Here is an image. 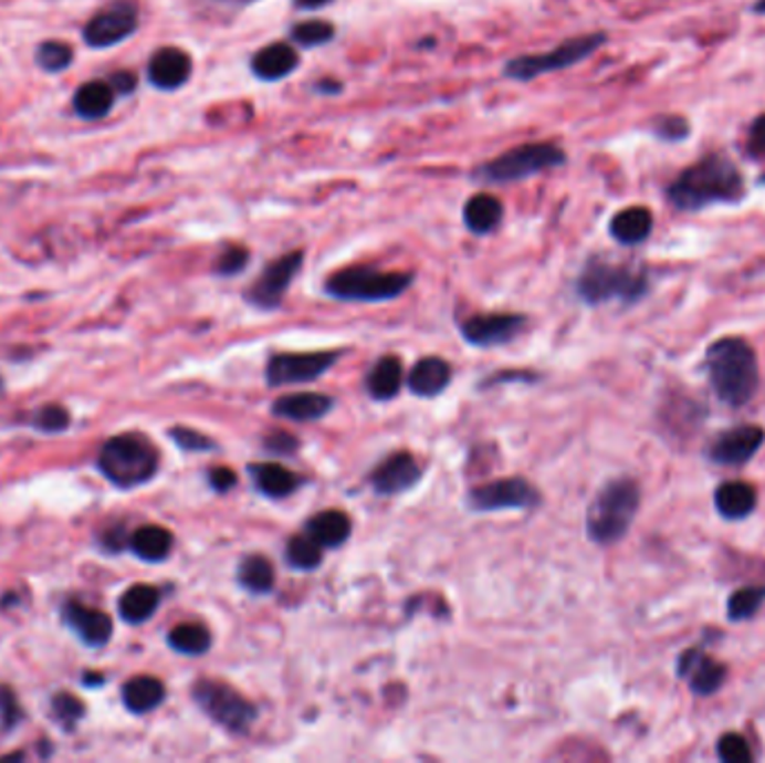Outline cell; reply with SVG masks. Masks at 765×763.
I'll use <instances>...</instances> for the list:
<instances>
[{
  "instance_id": "cell-35",
  "label": "cell",
  "mask_w": 765,
  "mask_h": 763,
  "mask_svg": "<svg viewBox=\"0 0 765 763\" xmlns=\"http://www.w3.org/2000/svg\"><path fill=\"white\" fill-rule=\"evenodd\" d=\"M290 39L294 45L312 50V48H323L336 39V28L334 23L325 19H312V21H301L290 30Z\"/></svg>"
},
{
  "instance_id": "cell-25",
  "label": "cell",
  "mask_w": 765,
  "mask_h": 763,
  "mask_svg": "<svg viewBox=\"0 0 765 763\" xmlns=\"http://www.w3.org/2000/svg\"><path fill=\"white\" fill-rule=\"evenodd\" d=\"M249 472L253 477V482L258 487V491L266 498H275V500H282V498H290L292 493L298 491V487L303 484L301 480V474L292 472V470H286L284 466L280 463H253L249 466Z\"/></svg>"
},
{
  "instance_id": "cell-30",
  "label": "cell",
  "mask_w": 765,
  "mask_h": 763,
  "mask_svg": "<svg viewBox=\"0 0 765 763\" xmlns=\"http://www.w3.org/2000/svg\"><path fill=\"white\" fill-rule=\"evenodd\" d=\"M124 703L135 714L153 712L157 705H161L166 690L164 683L155 677H135L124 686Z\"/></svg>"
},
{
  "instance_id": "cell-27",
  "label": "cell",
  "mask_w": 765,
  "mask_h": 763,
  "mask_svg": "<svg viewBox=\"0 0 765 763\" xmlns=\"http://www.w3.org/2000/svg\"><path fill=\"white\" fill-rule=\"evenodd\" d=\"M404 380V365L397 356H382L367 376V393L376 401H390L399 395Z\"/></svg>"
},
{
  "instance_id": "cell-29",
  "label": "cell",
  "mask_w": 765,
  "mask_h": 763,
  "mask_svg": "<svg viewBox=\"0 0 765 763\" xmlns=\"http://www.w3.org/2000/svg\"><path fill=\"white\" fill-rule=\"evenodd\" d=\"M352 522L343 511H321L307 522V535H312L321 546L338 548L349 540Z\"/></svg>"
},
{
  "instance_id": "cell-19",
  "label": "cell",
  "mask_w": 765,
  "mask_h": 763,
  "mask_svg": "<svg viewBox=\"0 0 765 763\" xmlns=\"http://www.w3.org/2000/svg\"><path fill=\"white\" fill-rule=\"evenodd\" d=\"M679 677H683L690 683L694 694L710 697L725 683L727 670L725 665L705 656L703 651L690 649L679 660Z\"/></svg>"
},
{
  "instance_id": "cell-45",
  "label": "cell",
  "mask_w": 765,
  "mask_h": 763,
  "mask_svg": "<svg viewBox=\"0 0 765 763\" xmlns=\"http://www.w3.org/2000/svg\"><path fill=\"white\" fill-rule=\"evenodd\" d=\"M747 155L756 161H765V115L756 117L747 133Z\"/></svg>"
},
{
  "instance_id": "cell-54",
  "label": "cell",
  "mask_w": 765,
  "mask_h": 763,
  "mask_svg": "<svg viewBox=\"0 0 765 763\" xmlns=\"http://www.w3.org/2000/svg\"><path fill=\"white\" fill-rule=\"evenodd\" d=\"M0 390H3V378H0Z\"/></svg>"
},
{
  "instance_id": "cell-13",
  "label": "cell",
  "mask_w": 765,
  "mask_h": 763,
  "mask_svg": "<svg viewBox=\"0 0 765 763\" xmlns=\"http://www.w3.org/2000/svg\"><path fill=\"white\" fill-rule=\"evenodd\" d=\"M539 504V493L522 477L500 480L470 491V506L474 511H500V509H531Z\"/></svg>"
},
{
  "instance_id": "cell-46",
  "label": "cell",
  "mask_w": 765,
  "mask_h": 763,
  "mask_svg": "<svg viewBox=\"0 0 765 763\" xmlns=\"http://www.w3.org/2000/svg\"><path fill=\"white\" fill-rule=\"evenodd\" d=\"M21 719H23V712H21L19 701H17V697L12 694V690L0 688V721H3L6 730L14 728Z\"/></svg>"
},
{
  "instance_id": "cell-47",
  "label": "cell",
  "mask_w": 765,
  "mask_h": 763,
  "mask_svg": "<svg viewBox=\"0 0 765 763\" xmlns=\"http://www.w3.org/2000/svg\"><path fill=\"white\" fill-rule=\"evenodd\" d=\"M264 448L269 452H275V454H290L292 450L298 448V439L294 435H290V432H280L277 430V432H273V435H269L264 439Z\"/></svg>"
},
{
  "instance_id": "cell-41",
  "label": "cell",
  "mask_w": 765,
  "mask_h": 763,
  "mask_svg": "<svg viewBox=\"0 0 765 763\" xmlns=\"http://www.w3.org/2000/svg\"><path fill=\"white\" fill-rule=\"evenodd\" d=\"M719 756L723 761H727V763H750L754 759L747 741L741 734H734V732L725 734L719 741Z\"/></svg>"
},
{
  "instance_id": "cell-33",
  "label": "cell",
  "mask_w": 765,
  "mask_h": 763,
  "mask_svg": "<svg viewBox=\"0 0 765 763\" xmlns=\"http://www.w3.org/2000/svg\"><path fill=\"white\" fill-rule=\"evenodd\" d=\"M238 581L251 594H269L275 585L273 566L264 555H249L238 568Z\"/></svg>"
},
{
  "instance_id": "cell-26",
  "label": "cell",
  "mask_w": 765,
  "mask_h": 763,
  "mask_svg": "<svg viewBox=\"0 0 765 763\" xmlns=\"http://www.w3.org/2000/svg\"><path fill=\"white\" fill-rule=\"evenodd\" d=\"M452 378V369L443 358L437 356H428L421 358L412 372H410V390L419 397H437L441 395Z\"/></svg>"
},
{
  "instance_id": "cell-49",
  "label": "cell",
  "mask_w": 765,
  "mask_h": 763,
  "mask_svg": "<svg viewBox=\"0 0 765 763\" xmlns=\"http://www.w3.org/2000/svg\"><path fill=\"white\" fill-rule=\"evenodd\" d=\"M209 482H211V487H213L218 493H227V491H231V489L235 487L238 477H235V472L229 470V468H213V470L209 472Z\"/></svg>"
},
{
  "instance_id": "cell-28",
  "label": "cell",
  "mask_w": 765,
  "mask_h": 763,
  "mask_svg": "<svg viewBox=\"0 0 765 763\" xmlns=\"http://www.w3.org/2000/svg\"><path fill=\"white\" fill-rule=\"evenodd\" d=\"M714 504L725 520H743L756 509V491L745 482H727L714 493Z\"/></svg>"
},
{
  "instance_id": "cell-22",
  "label": "cell",
  "mask_w": 765,
  "mask_h": 763,
  "mask_svg": "<svg viewBox=\"0 0 765 763\" xmlns=\"http://www.w3.org/2000/svg\"><path fill=\"white\" fill-rule=\"evenodd\" d=\"M463 224L474 236H489L500 229L504 220V205L491 194H476L463 205Z\"/></svg>"
},
{
  "instance_id": "cell-31",
  "label": "cell",
  "mask_w": 765,
  "mask_h": 763,
  "mask_svg": "<svg viewBox=\"0 0 765 763\" xmlns=\"http://www.w3.org/2000/svg\"><path fill=\"white\" fill-rule=\"evenodd\" d=\"M157 607H159V592L150 585H135L119 600V614L130 625L146 623L157 612Z\"/></svg>"
},
{
  "instance_id": "cell-38",
  "label": "cell",
  "mask_w": 765,
  "mask_h": 763,
  "mask_svg": "<svg viewBox=\"0 0 765 763\" xmlns=\"http://www.w3.org/2000/svg\"><path fill=\"white\" fill-rule=\"evenodd\" d=\"M36 63L45 72H63L72 63V48L63 41H45L36 50Z\"/></svg>"
},
{
  "instance_id": "cell-48",
  "label": "cell",
  "mask_w": 765,
  "mask_h": 763,
  "mask_svg": "<svg viewBox=\"0 0 765 763\" xmlns=\"http://www.w3.org/2000/svg\"><path fill=\"white\" fill-rule=\"evenodd\" d=\"M108 83L113 85V90H115L117 94H124V97H128V94H133V92L137 90L139 79H137L135 72L122 70V72H115V74L108 79Z\"/></svg>"
},
{
  "instance_id": "cell-14",
  "label": "cell",
  "mask_w": 765,
  "mask_h": 763,
  "mask_svg": "<svg viewBox=\"0 0 765 763\" xmlns=\"http://www.w3.org/2000/svg\"><path fill=\"white\" fill-rule=\"evenodd\" d=\"M526 327L522 314H476L461 325V334L476 347H493L515 341Z\"/></svg>"
},
{
  "instance_id": "cell-5",
  "label": "cell",
  "mask_w": 765,
  "mask_h": 763,
  "mask_svg": "<svg viewBox=\"0 0 765 763\" xmlns=\"http://www.w3.org/2000/svg\"><path fill=\"white\" fill-rule=\"evenodd\" d=\"M576 290L587 305H602L609 301L636 303L647 294L649 280L642 269L614 264L594 255L583 266Z\"/></svg>"
},
{
  "instance_id": "cell-34",
  "label": "cell",
  "mask_w": 765,
  "mask_h": 763,
  "mask_svg": "<svg viewBox=\"0 0 765 763\" xmlns=\"http://www.w3.org/2000/svg\"><path fill=\"white\" fill-rule=\"evenodd\" d=\"M168 642L175 651L186 656H202L211 647V634L205 625L184 623L168 634Z\"/></svg>"
},
{
  "instance_id": "cell-43",
  "label": "cell",
  "mask_w": 765,
  "mask_h": 763,
  "mask_svg": "<svg viewBox=\"0 0 765 763\" xmlns=\"http://www.w3.org/2000/svg\"><path fill=\"white\" fill-rule=\"evenodd\" d=\"M36 428L45 430V432H61L70 426V415L61 408V406H45L36 412Z\"/></svg>"
},
{
  "instance_id": "cell-51",
  "label": "cell",
  "mask_w": 765,
  "mask_h": 763,
  "mask_svg": "<svg viewBox=\"0 0 765 763\" xmlns=\"http://www.w3.org/2000/svg\"><path fill=\"white\" fill-rule=\"evenodd\" d=\"M314 92L318 94H340L343 92V83L336 79H321L314 83Z\"/></svg>"
},
{
  "instance_id": "cell-2",
  "label": "cell",
  "mask_w": 765,
  "mask_h": 763,
  "mask_svg": "<svg viewBox=\"0 0 765 763\" xmlns=\"http://www.w3.org/2000/svg\"><path fill=\"white\" fill-rule=\"evenodd\" d=\"M705 369L716 397L732 406H745L758 388V363L754 349L734 336L719 338L708 347Z\"/></svg>"
},
{
  "instance_id": "cell-21",
  "label": "cell",
  "mask_w": 765,
  "mask_h": 763,
  "mask_svg": "<svg viewBox=\"0 0 765 763\" xmlns=\"http://www.w3.org/2000/svg\"><path fill=\"white\" fill-rule=\"evenodd\" d=\"M115 100H117V92L113 90L108 81H87L74 92L72 106L81 119L97 122V119H104L113 111Z\"/></svg>"
},
{
  "instance_id": "cell-39",
  "label": "cell",
  "mask_w": 765,
  "mask_h": 763,
  "mask_svg": "<svg viewBox=\"0 0 765 763\" xmlns=\"http://www.w3.org/2000/svg\"><path fill=\"white\" fill-rule=\"evenodd\" d=\"M249 260H251V253H249L247 247H242V244H231V247H227V249L218 255V260H216V264H213V271H216L218 275H222V278H233V275L242 273V271L249 266Z\"/></svg>"
},
{
  "instance_id": "cell-16",
  "label": "cell",
  "mask_w": 765,
  "mask_h": 763,
  "mask_svg": "<svg viewBox=\"0 0 765 763\" xmlns=\"http://www.w3.org/2000/svg\"><path fill=\"white\" fill-rule=\"evenodd\" d=\"M421 480V466L410 452H395L380 461L369 474V484L378 495H399L417 487Z\"/></svg>"
},
{
  "instance_id": "cell-6",
  "label": "cell",
  "mask_w": 765,
  "mask_h": 763,
  "mask_svg": "<svg viewBox=\"0 0 765 763\" xmlns=\"http://www.w3.org/2000/svg\"><path fill=\"white\" fill-rule=\"evenodd\" d=\"M566 164V153L551 142L520 144L470 173L476 184H515Z\"/></svg>"
},
{
  "instance_id": "cell-4",
  "label": "cell",
  "mask_w": 765,
  "mask_h": 763,
  "mask_svg": "<svg viewBox=\"0 0 765 763\" xmlns=\"http://www.w3.org/2000/svg\"><path fill=\"white\" fill-rule=\"evenodd\" d=\"M640 509V489L629 477L609 482L591 502L587 533L596 544H616L629 531Z\"/></svg>"
},
{
  "instance_id": "cell-24",
  "label": "cell",
  "mask_w": 765,
  "mask_h": 763,
  "mask_svg": "<svg viewBox=\"0 0 765 763\" xmlns=\"http://www.w3.org/2000/svg\"><path fill=\"white\" fill-rule=\"evenodd\" d=\"M653 231V216L647 207H629L618 211L609 222V233L625 247L642 244Z\"/></svg>"
},
{
  "instance_id": "cell-37",
  "label": "cell",
  "mask_w": 765,
  "mask_h": 763,
  "mask_svg": "<svg viewBox=\"0 0 765 763\" xmlns=\"http://www.w3.org/2000/svg\"><path fill=\"white\" fill-rule=\"evenodd\" d=\"M765 603V587H743L730 596L727 616L732 620H743L754 616Z\"/></svg>"
},
{
  "instance_id": "cell-15",
  "label": "cell",
  "mask_w": 765,
  "mask_h": 763,
  "mask_svg": "<svg viewBox=\"0 0 765 763\" xmlns=\"http://www.w3.org/2000/svg\"><path fill=\"white\" fill-rule=\"evenodd\" d=\"M763 441L765 430L761 426L743 424L716 437L708 448V457L719 466H743L758 452Z\"/></svg>"
},
{
  "instance_id": "cell-52",
  "label": "cell",
  "mask_w": 765,
  "mask_h": 763,
  "mask_svg": "<svg viewBox=\"0 0 765 763\" xmlns=\"http://www.w3.org/2000/svg\"><path fill=\"white\" fill-rule=\"evenodd\" d=\"M752 12H754V14H761V17H765V0H756V3H754V8H752Z\"/></svg>"
},
{
  "instance_id": "cell-36",
  "label": "cell",
  "mask_w": 765,
  "mask_h": 763,
  "mask_svg": "<svg viewBox=\"0 0 765 763\" xmlns=\"http://www.w3.org/2000/svg\"><path fill=\"white\" fill-rule=\"evenodd\" d=\"M323 560V546L312 535H296L286 544V562L294 568L312 571Z\"/></svg>"
},
{
  "instance_id": "cell-23",
  "label": "cell",
  "mask_w": 765,
  "mask_h": 763,
  "mask_svg": "<svg viewBox=\"0 0 765 763\" xmlns=\"http://www.w3.org/2000/svg\"><path fill=\"white\" fill-rule=\"evenodd\" d=\"M334 406V399L318 393L284 395L273 401V415L290 421H316L323 419Z\"/></svg>"
},
{
  "instance_id": "cell-7",
  "label": "cell",
  "mask_w": 765,
  "mask_h": 763,
  "mask_svg": "<svg viewBox=\"0 0 765 763\" xmlns=\"http://www.w3.org/2000/svg\"><path fill=\"white\" fill-rule=\"evenodd\" d=\"M159 468L155 446L142 435H119L104 443L99 470L119 489H135L153 480Z\"/></svg>"
},
{
  "instance_id": "cell-1",
  "label": "cell",
  "mask_w": 765,
  "mask_h": 763,
  "mask_svg": "<svg viewBox=\"0 0 765 763\" xmlns=\"http://www.w3.org/2000/svg\"><path fill=\"white\" fill-rule=\"evenodd\" d=\"M667 198L679 211L696 213L716 205H736L745 198V179L723 153L705 155L667 186Z\"/></svg>"
},
{
  "instance_id": "cell-53",
  "label": "cell",
  "mask_w": 765,
  "mask_h": 763,
  "mask_svg": "<svg viewBox=\"0 0 765 763\" xmlns=\"http://www.w3.org/2000/svg\"><path fill=\"white\" fill-rule=\"evenodd\" d=\"M222 3H233V6H251V3H258V0H222Z\"/></svg>"
},
{
  "instance_id": "cell-17",
  "label": "cell",
  "mask_w": 765,
  "mask_h": 763,
  "mask_svg": "<svg viewBox=\"0 0 765 763\" xmlns=\"http://www.w3.org/2000/svg\"><path fill=\"white\" fill-rule=\"evenodd\" d=\"M148 81L161 92H175L184 87L193 74V59L181 48H159L146 67Z\"/></svg>"
},
{
  "instance_id": "cell-3",
  "label": "cell",
  "mask_w": 765,
  "mask_h": 763,
  "mask_svg": "<svg viewBox=\"0 0 765 763\" xmlns=\"http://www.w3.org/2000/svg\"><path fill=\"white\" fill-rule=\"evenodd\" d=\"M415 282L408 271H380L376 266H347L325 282V294L347 303H386L406 294Z\"/></svg>"
},
{
  "instance_id": "cell-12",
  "label": "cell",
  "mask_w": 765,
  "mask_h": 763,
  "mask_svg": "<svg viewBox=\"0 0 765 763\" xmlns=\"http://www.w3.org/2000/svg\"><path fill=\"white\" fill-rule=\"evenodd\" d=\"M340 352H310V354H275L266 365V384L271 388L290 384H310L323 376L336 360Z\"/></svg>"
},
{
  "instance_id": "cell-32",
  "label": "cell",
  "mask_w": 765,
  "mask_h": 763,
  "mask_svg": "<svg viewBox=\"0 0 765 763\" xmlns=\"http://www.w3.org/2000/svg\"><path fill=\"white\" fill-rule=\"evenodd\" d=\"M130 548L146 562H161L170 555L172 535L161 526H142L130 537Z\"/></svg>"
},
{
  "instance_id": "cell-10",
  "label": "cell",
  "mask_w": 765,
  "mask_h": 763,
  "mask_svg": "<svg viewBox=\"0 0 765 763\" xmlns=\"http://www.w3.org/2000/svg\"><path fill=\"white\" fill-rule=\"evenodd\" d=\"M137 30L139 8L135 0H115L87 21L83 28V41L94 50H104L124 43Z\"/></svg>"
},
{
  "instance_id": "cell-18",
  "label": "cell",
  "mask_w": 765,
  "mask_h": 763,
  "mask_svg": "<svg viewBox=\"0 0 765 763\" xmlns=\"http://www.w3.org/2000/svg\"><path fill=\"white\" fill-rule=\"evenodd\" d=\"M298 67H301V54L292 43L286 41H275L260 48L249 61L251 74L264 83H275L292 76Z\"/></svg>"
},
{
  "instance_id": "cell-50",
  "label": "cell",
  "mask_w": 765,
  "mask_h": 763,
  "mask_svg": "<svg viewBox=\"0 0 765 763\" xmlns=\"http://www.w3.org/2000/svg\"><path fill=\"white\" fill-rule=\"evenodd\" d=\"M334 0H292V6L298 12H318L323 8H329Z\"/></svg>"
},
{
  "instance_id": "cell-44",
  "label": "cell",
  "mask_w": 765,
  "mask_h": 763,
  "mask_svg": "<svg viewBox=\"0 0 765 763\" xmlns=\"http://www.w3.org/2000/svg\"><path fill=\"white\" fill-rule=\"evenodd\" d=\"M170 437L175 439L177 446H181L186 450H213L216 448V443L209 437L190 430V428H172Z\"/></svg>"
},
{
  "instance_id": "cell-9",
  "label": "cell",
  "mask_w": 765,
  "mask_h": 763,
  "mask_svg": "<svg viewBox=\"0 0 765 763\" xmlns=\"http://www.w3.org/2000/svg\"><path fill=\"white\" fill-rule=\"evenodd\" d=\"M193 699L218 725L233 734H247L258 719L255 705L220 681H198L193 688Z\"/></svg>"
},
{
  "instance_id": "cell-20",
  "label": "cell",
  "mask_w": 765,
  "mask_h": 763,
  "mask_svg": "<svg viewBox=\"0 0 765 763\" xmlns=\"http://www.w3.org/2000/svg\"><path fill=\"white\" fill-rule=\"evenodd\" d=\"M63 618L74 629V634L90 647H102L113 636V620L108 614L99 609L67 603L63 609Z\"/></svg>"
},
{
  "instance_id": "cell-42",
  "label": "cell",
  "mask_w": 765,
  "mask_h": 763,
  "mask_svg": "<svg viewBox=\"0 0 765 763\" xmlns=\"http://www.w3.org/2000/svg\"><path fill=\"white\" fill-rule=\"evenodd\" d=\"M83 703L72 694H56L52 701V712L65 725V730L74 728V723L83 717Z\"/></svg>"
},
{
  "instance_id": "cell-40",
  "label": "cell",
  "mask_w": 765,
  "mask_h": 763,
  "mask_svg": "<svg viewBox=\"0 0 765 763\" xmlns=\"http://www.w3.org/2000/svg\"><path fill=\"white\" fill-rule=\"evenodd\" d=\"M690 124L685 117L681 115H664V117H658L656 124H653V135L660 137L662 142H683L690 137Z\"/></svg>"
},
{
  "instance_id": "cell-11",
  "label": "cell",
  "mask_w": 765,
  "mask_h": 763,
  "mask_svg": "<svg viewBox=\"0 0 765 763\" xmlns=\"http://www.w3.org/2000/svg\"><path fill=\"white\" fill-rule=\"evenodd\" d=\"M303 262H305V253L301 249L275 258L273 262H269L262 269L258 280L247 290L244 299L253 307H260V310H275V307H280L284 294L290 292L294 278L303 269Z\"/></svg>"
},
{
  "instance_id": "cell-8",
  "label": "cell",
  "mask_w": 765,
  "mask_h": 763,
  "mask_svg": "<svg viewBox=\"0 0 765 763\" xmlns=\"http://www.w3.org/2000/svg\"><path fill=\"white\" fill-rule=\"evenodd\" d=\"M605 43H607V34L605 32L573 36V39L559 43L557 48H553L548 52H542V54H520V56L506 61L504 67H502V74L506 79L522 81V83L535 81V79H539L544 74L568 70L573 65L587 61Z\"/></svg>"
}]
</instances>
